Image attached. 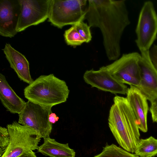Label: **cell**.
Segmentation results:
<instances>
[{
  "label": "cell",
  "instance_id": "6da1fadb",
  "mask_svg": "<svg viewBox=\"0 0 157 157\" xmlns=\"http://www.w3.org/2000/svg\"><path fill=\"white\" fill-rule=\"evenodd\" d=\"M125 0H88L85 20L90 27L100 29L106 56L115 60L121 55V40L130 23Z\"/></svg>",
  "mask_w": 157,
  "mask_h": 157
},
{
  "label": "cell",
  "instance_id": "7a4b0ae2",
  "mask_svg": "<svg viewBox=\"0 0 157 157\" xmlns=\"http://www.w3.org/2000/svg\"><path fill=\"white\" fill-rule=\"evenodd\" d=\"M113 101L108 117L109 127L118 144L133 153L140 139L136 120L126 98L117 95Z\"/></svg>",
  "mask_w": 157,
  "mask_h": 157
},
{
  "label": "cell",
  "instance_id": "3957f363",
  "mask_svg": "<svg viewBox=\"0 0 157 157\" xmlns=\"http://www.w3.org/2000/svg\"><path fill=\"white\" fill-rule=\"evenodd\" d=\"M69 92L66 82L52 74L40 75L24 90V96L28 101L52 107L66 102Z\"/></svg>",
  "mask_w": 157,
  "mask_h": 157
},
{
  "label": "cell",
  "instance_id": "277c9868",
  "mask_svg": "<svg viewBox=\"0 0 157 157\" xmlns=\"http://www.w3.org/2000/svg\"><path fill=\"white\" fill-rule=\"evenodd\" d=\"M87 6L86 0H51L48 21L59 29L75 25L85 20Z\"/></svg>",
  "mask_w": 157,
  "mask_h": 157
},
{
  "label": "cell",
  "instance_id": "5b68a950",
  "mask_svg": "<svg viewBox=\"0 0 157 157\" xmlns=\"http://www.w3.org/2000/svg\"><path fill=\"white\" fill-rule=\"evenodd\" d=\"M9 144L1 157H18L31 151L37 150L42 138L35 130L16 121L7 125Z\"/></svg>",
  "mask_w": 157,
  "mask_h": 157
},
{
  "label": "cell",
  "instance_id": "8992f818",
  "mask_svg": "<svg viewBox=\"0 0 157 157\" xmlns=\"http://www.w3.org/2000/svg\"><path fill=\"white\" fill-rule=\"evenodd\" d=\"M135 43L140 52L149 51L157 37V14L152 2H145L135 30Z\"/></svg>",
  "mask_w": 157,
  "mask_h": 157
},
{
  "label": "cell",
  "instance_id": "52a82bcc",
  "mask_svg": "<svg viewBox=\"0 0 157 157\" xmlns=\"http://www.w3.org/2000/svg\"><path fill=\"white\" fill-rule=\"evenodd\" d=\"M52 108L28 101L19 114L18 122L33 129L41 138L50 137L52 124L49 121V117L52 113Z\"/></svg>",
  "mask_w": 157,
  "mask_h": 157
},
{
  "label": "cell",
  "instance_id": "ba28073f",
  "mask_svg": "<svg viewBox=\"0 0 157 157\" xmlns=\"http://www.w3.org/2000/svg\"><path fill=\"white\" fill-rule=\"evenodd\" d=\"M140 57V54L136 52L123 54L112 63L104 67L119 81L137 87L141 79Z\"/></svg>",
  "mask_w": 157,
  "mask_h": 157
},
{
  "label": "cell",
  "instance_id": "9c48e42d",
  "mask_svg": "<svg viewBox=\"0 0 157 157\" xmlns=\"http://www.w3.org/2000/svg\"><path fill=\"white\" fill-rule=\"evenodd\" d=\"M51 0H19L21 12L17 30L22 31L48 19Z\"/></svg>",
  "mask_w": 157,
  "mask_h": 157
},
{
  "label": "cell",
  "instance_id": "30bf717a",
  "mask_svg": "<svg viewBox=\"0 0 157 157\" xmlns=\"http://www.w3.org/2000/svg\"><path fill=\"white\" fill-rule=\"evenodd\" d=\"M85 82L99 90L114 94H126L128 88L124 84L116 79L104 66L97 71L87 70L83 75Z\"/></svg>",
  "mask_w": 157,
  "mask_h": 157
},
{
  "label": "cell",
  "instance_id": "8fae6325",
  "mask_svg": "<svg viewBox=\"0 0 157 157\" xmlns=\"http://www.w3.org/2000/svg\"><path fill=\"white\" fill-rule=\"evenodd\" d=\"M149 51L140 52L139 65L141 79L137 87L151 102L157 98V70L151 60Z\"/></svg>",
  "mask_w": 157,
  "mask_h": 157
},
{
  "label": "cell",
  "instance_id": "7c38bea8",
  "mask_svg": "<svg viewBox=\"0 0 157 157\" xmlns=\"http://www.w3.org/2000/svg\"><path fill=\"white\" fill-rule=\"evenodd\" d=\"M19 0H0V35L12 38L17 33L21 12Z\"/></svg>",
  "mask_w": 157,
  "mask_h": 157
},
{
  "label": "cell",
  "instance_id": "4fadbf2b",
  "mask_svg": "<svg viewBox=\"0 0 157 157\" xmlns=\"http://www.w3.org/2000/svg\"><path fill=\"white\" fill-rule=\"evenodd\" d=\"M126 94V98L135 116L139 129L144 132H147L149 107L146 97L138 88L132 85L128 88Z\"/></svg>",
  "mask_w": 157,
  "mask_h": 157
},
{
  "label": "cell",
  "instance_id": "5bb4252c",
  "mask_svg": "<svg viewBox=\"0 0 157 157\" xmlns=\"http://www.w3.org/2000/svg\"><path fill=\"white\" fill-rule=\"evenodd\" d=\"M3 51L10 67L20 79L31 84L33 80L30 74L29 62L25 56L8 43L6 44Z\"/></svg>",
  "mask_w": 157,
  "mask_h": 157
},
{
  "label": "cell",
  "instance_id": "9a60e30c",
  "mask_svg": "<svg viewBox=\"0 0 157 157\" xmlns=\"http://www.w3.org/2000/svg\"><path fill=\"white\" fill-rule=\"evenodd\" d=\"M0 99L7 110L13 114L20 113L26 102L16 94L2 73L0 74Z\"/></svg>",
  "mask_w": 157,
  "mask_h": 157
},
{
  "label": "cell",
  "instance_id": "2e32d148",
  "mask_svg": "<svg viewBox=\"0 0 157 157\" xmlns=\"http://www.w3.org/2000/svg\"><path fill=\"white\" fill-rule=\"evenodd\" d=\"M43 144L39 147L37 151L50 157H75V151L68 143H60L50 137L44 138Z\"/></svg>",
  "mask_w": 157,
  "mask_h": 157
},
{
  "label": "cell",
  "instance_id": "e0dca14e",
  "mask_svg": "<svg viewBox=\"0 0 157 157\" xmlns=\"http://www.w3.org/2000/svg\"><path fill=\"white\" fill-rule=\"evenodd\" d=\"M134 153L140 157H153L156 155L157 139L152 136L146 139H140Z\"/></svg>",
  "mask_w": 157,
  "mask_h": 157
},
{
  "label": "cell",
  "instance_id": "ac0fdd59",
  "mask_svg": "<svg viewBox=\"0 0 157 157\" xmlns=\"http://www.w3.org/2000/svg\"><path fill=\"white\" fill-rule=\"evenodd\" d=\"M94 157H140L129 152L124 149L112 144L109 145L107 143L103 147L101 152Z\"/></svg>",
  "mask_w": 157,
  "mask_h": 157
},
{
  "label": "cell",
  "instance_id": "d6986e66",
  "mask_svg": "<svg viewBox=\"0 0 157 157\" xmlns=\"http://www.w3.org/2000/svg\"><path fill=\"white\" fill-rule=\"evenodd\" d=\"M64 36L67 44L74 47L80 46L85 42L78 32L75 25L65 30Z\"/></svg>",
  "mask_w": 157,
  "mask_h": 157
},
{
  "label": "cell",
  "instance_id": "ffe728a7",
  "mask_svg": "<svg viewBox=\"0 0 157 157\" xmlns=\"http://www.w3.org/2000/svg\"><path fill=\"white\" fill-rule=\"evenodd\" d=\"M76 29L81 36L85 40V42H90L92 40L90 28L86 23L82 21L75 25Z\"/></svg>",
  "mask_w": 157,
  "mask_h": 157
},
{
  "label": "cell",
  "instance_id": "44dd1931",
  "mask_svg": "<svg viewBox=\"0 0 157 157\" xmlns=\"http://www.w3.org/2000/svg\"><path fill=\"white\" fill-rule=\"evenodd\" d=\"M10 142L9 133L7 128L0 127V155L1 157Z\"/></svg>",
  "mask_w": 157,
  "mask_h": 157
},
{
  "label": "cell",
  "instance_id": "7402d4cb",
  "mask_svg": "<svg viewBox=\"0 0 157 157\" xmlns=\"http://www.w3.org/2000/svg\"><path fill=\"white\" fill-rule=\"evenodd\" d=\"M151 102L149 111L151 113L152 120L153 122H157V98L153 100Z\"/></svg>",
  "mask_w": 157,
  "mask_h": 157
},
{
  "label": "cell",
  "instance_id": "603a6c76",
  "mask_svg": "<svg viewBox=\"0 0 157 157\" xmlns=\"http://www.w3.org/2000/svg\"><path fill=\"white\" fill-rule=\"evenodd\" d=\"M149 55L151 62L157 70V45H154L151 48Z\"/></svg>",
  "mask_w": 157,
  "mask_h": 157
},
{
  "label": "cell",
  "instance_id": "cb8c5ba5",
  "mask_svg": "<svg viewBox=\"0 0 157 157\" xmlns=\"http://www.w3.org/2000/svg\"><path fill=\"white\" fill-rule=\"evenodd\" d=\"M59 119V117L54 113H51L49 117V120L51 124H54Z\"/></svg>",
  "mask_w": 157,
  "mask_h": 157
},
{
  "label": "cell",
  "instance_id": "d4e9b609",
  "mask_svg": "<svg viewBox=\"0 0 157 157\" xmlns=\"http://www.w3.org/2000/svg\"><path fill=\"white\" fill-rule=\"evenodd\" d=\"M18 157H37L35 153L33 151L24 154Z\"/></svg>",
  "mask_w": 157,
  "mask_h": 157
}]
</instances>
